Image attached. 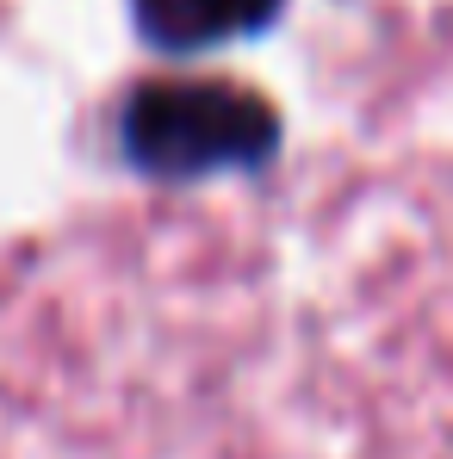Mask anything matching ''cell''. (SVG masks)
Listing matches in <instances>:
<instances>
[{"instance_id":"6da1fadb","label":"cell","mask_w":453,"mask_h":459,"mask_svg":"<svg viewBox=\"0 0 453 459\" xmlns=\"http://www.w3.org/2000/svg\"><path fill=\"white\" fill-rule=\"evenodd\" d=\"M118 150L155 180H212L261 168L280 150V118L261 93L230 81H150L118 112Z\"/></svg>"},{"instance_id":"7a4b0ae2","label":"cell","mask_w":453,"mask_h":459,"mask_svg":"<svg viewBox=\"0 0 453 459\" xmlns=\"http://www.w3.org/2000/svg\"><path fill=\"white\" fill-rule=\"evenodd\" d=\"M286 0H131L137 31L168 56H193V50H218L230 38H248L261 25H274Z\"/></svg>"}]
</instances>
